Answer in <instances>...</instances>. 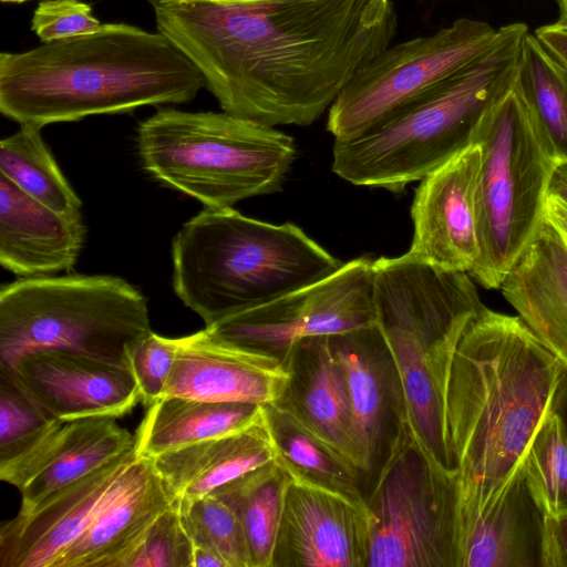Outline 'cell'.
<instances>
[{"label": "cell", "instance_id": "6da1fadb", "mask_svg": "<svg viewBox=\"0 0 567 567\" xmlns=\"http://www.w3.org/2000/svg\"><path fill=\"white\" fill-rule=\"evenodd\" d=\"M221 110L308 126L396 33L393 0H150Z\"/></svg>", "mask_w": 567, "mask_h": 567}, {"label": "cell", "instance_id": "7a4b0ae2", "mask_svg": "<svg viewBox=\"0 0 567 567\" xmlns=\"http://www.w3.org/2000/svg\"><path fill=\"white\" fill-rule=\"evenodd\" d=\"M564 365L519 316L485 306L465 328L445 400L463 529L499 492L550 411Z\"/></svg>", "mask_w": 567, "mask_h": 567}, {"label": "cell", "instance_id": "3957f363", "mask_svg": "<svg viewBox=\"0 0 567 567\" xmlns=\"http://www.w3.org/2000/svg\"><path fill=\"white\" fill-rule=\"evenodd\" d=\"M205 87L163 34L127 23L0 54V111L20 125L184 104Z\"/></svg>", "mask_w": 567, "mask_h": 567}, {"label": "cell", "instance_id": "277c9868", "mask_svg": "<svg viewBox=\"0 0 567 567\" xmlns=\"http://www.w3.org/2000/svg\"><path fill=\"white\" fill-rule=\"evenodd\" d=\"M374 326L392 374L393 409L422 452L456 473L445 415L454 352L483 308L467 272L447 270L406 254L372 262Z\"/></svg>", "mask_w": 567, "mask_h": 567}, {"label": "cell", "instance_id": "5b68a950", "mask_svg": "<svg viewBox=\"0 0 567 567\" xmlns=\"http://www.w3.org/2000/svg\"><path fill=\"white\" fill-rule=\"evenodd\" d=\"M528 28H498L491 48L362 134L334 141L332 172L357 185L399 194L473 144L485 115L514 87Z\"/></svg>", "mask_w": 567, "mask_h": 567}, {"label": "cell", "instance_id": "8992f818", "mask_svg": "<svg viewBox=\"0 0 567 567\" xmlns=\"http://www.w3.org/2000/svg\"><path fill=\"white\" fill-rule=\"evenodd\" d=\"M173 289L210 326L324 279L343 262L292 223L206 207L173 238Z\"/></svg>", "mask_w": 567, "mask_h": 567}, {"label": "cell", "instance_id": "52a82bcc", "mask_svg": "<svg viewBox=\"0 0 567 567\" xmlns=\"http://www.w3.org/2000/svg\"><path fill=\"white\" fill-rule=\"evenodd\" d=\"M136 142L150 176L209 208L280 190L296 159L290 135L224 111L161 107Z\"/></svg>", "mask_w": 567, "mask_h": 567}, {"label": "cell", "instance_id": "ba28073f", "mask_svg": "<svg viewBox=\"0 0 567 567\" xmlns=\"http://www.w3.org/2000/svg\"><path fill=\"white\" fill-rule=\"evenodd\" d=\"M151 332L146 298L120 277L21 278L0 291V365L62 349L130 367L131 349Z\"/></svg>", "mask_w": 567, "mask_h": 567}, {"label": "cell", "instance_id": "9c48e42d", "mask_svg": "<svg viewBox=\"0 0 567 567\" xmlns=\"http://www.w3.org/2000/svg\"><path fill=\"white\" fill-rule=\"evenodd\" d=\"M473 144L481 148L475 195L478 257L470 274L483 287L499 289L544 220L557 164L515 85L485 115Z\"/></svg>", "mask_w": 567, "mask_h": 567}, {"label": "cell", "instance_id": "30bf717a", "mask_svg": "<svg viewBox=\"0 0 567 567\" xmlns=\"http://www.w3.org/2000/svg\"><path fill=\"white\" fill-rule=\"evenodd\" d=\"M367 502L368 567H458L457 473L437 467L398 423Z\"/></svg>", "mask_w": 567, "mask_h": 567}, {"label": "cell", "instance_id": "8fae6325", "mask_svg": "<svg viewBox=\"0 0 567 567\" xmlns=\"http://www.w3.org/2000/svg\"><path fill=\"white\" fill-rule=\"evenodd\" d=\"M498 29L460 18L437 31L390 44L367 64L328 110L334 141L353 138L396 109L471 64L494 43Z\"/></svg>", "mask_w": 567, "mask_h": 567}, {"label": "cell", "instance_id": "7c38bea8", "mask_svg": "<svg viewBox=\"0 0 567 567\" xmlns=\"http://www.w3.org/2000/svg\"><path fill=\"white\" fill-rule=\"evenodd\" d=\"M373 259L359 257L309 286L228 316L205 329L243 348L280 358L286 364L305 340L374 327Z\"/></svg>", "mask_w": 567, "mask_h": 567}, {"label": "cell", "instance_id": "4fadbf2b", "mask_svg": "<svg viewBox=\"0 0 567 567\" xmlns=\"http://www.w3.org/2000/svg\"><path fill=\"white\" fill-rule=\"evenodd\" d=\"M278 458L289 483L272 567H368L372 514L367 499L315 481Z\"/></svg>", "mask_w": 567, "mask_h": 567}, {"label": "cell", "instance_id": "5bb4252c", "mask_svg": "<svg viewBox=\"0 0 567 567\" xmlns=\"http://www.w3.org/2000/svg\"><path fill=\"white\" fill-rule=\"evenodd\" d=\"M6 368L55 420L116 419L130 413L142 400L130 367L74 351L34 350Z\"/></svg>", "mask_w": 567, "mask_h": 567}, {"label": "cell", "instance_id": "9a60e30c", "mask_svg": "<svg viewBox=\"0 0 567 567\" xmlns=\"http://www.w3.org/2000/svg\"><path fill=\"white\" fill-rule=\"evenodd\" d=\"M481 148L472 144L421 179L411 206L408 256L470 274L478 257L475 195Z\"/></svg>", "mask_w": 567, "mask_h": 567}, {"label": "cell", "instance_id": "2e32d148", "mask_svg": "<svg viewBox=\"0 0 567 567\" xmlns=\"http://www.w3.org/2000/svg\"><path fill=\"white\" fill-rule=\"evenodd\" d=\"M291 371L280 358L223 341L206 329L177 338L165 395L270 405L286 393Z\"/></svg>", "mask_w": 567, "mask_h": 567}, {"label": "cell", "instance_id": "e0dca14e", "mask_svg": "<svg viewBox=\"0 0 567 567\" xmlns=\"http://www.w3.org/2000/svg\"><path fill=\"white\" fill-rule=\"evenodd\" d=\"M135 435L110 416L56 420L20 456L0 463L1 481L21 495L30 512L50 495L135 447Z\"/></svg>", "mask_w": 567, "mask_h": 567}, {"label": "cell", "instance_id": "ac0fdd59", "mask_svg": "<svg viewBox=\"0 0 567 567\" xmlns=\"http://www.w3.org/2000/svg\"><path fill=\"white\" fill-rule=\"evenodd\" d=\"M133 447L0 527L1 567H53L137 457Z\"/></svg>", "mask_w": 567, "mask_h": 567}, {"label": "cell", "instance_id": "d6986e66", "mask_svg": "<svg viewBox=\"0 0 567 567\" xmlns=\"http://www.w3.org/2000/svg\"><path fill=\"white\" fill-rule=\"evenodd\" d=\"M548 516L522 460L463 529L458 567H546Z\"/></svg>", "mask_w": 567, "mask_h": 567}, {"label": "cell", "instance_id": "ffe728a7", "mask_svg": "<svg viewBox=\"0 0 567 567\" xmlns=\"http://www.w3.org/2000/svg\"><path fill=\"white\" fill-rule=\"evenodd\" d=\"M171 504L152 458L137 456L53 567H123Z\"/></svg>", "mask_w": 567, "mask_h": 567}, {"label": "cell", "instance_id": "44dd1931", "mask_svg": "<svg viewBox=\"0 0 567 567\" xmlns=\"http://www.w3.org/2000/svg\"><path fill=\"white\" fill-rule=\"evenodd\" d=\"M86 236L82 213L65 215L0 174V264L22 278L53 276L75 265Z\"/></svg>", "mask_w": 567, "mask_h": 567}, {"label": "cell", "instance_id": "7402d4cb", "mask_svg": "<svg viewBox=\"0 0 567 567\" xmlns=\"http://www.w3.org/2000/svg\"><path fill=\"white\" fill-rule=\"evenodd\" d=\"M277 447L266 408L250 424L152 458L172 502L210 495L275 463Z\"/></svg>", "mask_w": 567, "mask_h": 567}, {"label": "cell", "instance_id": "603a6c76", "mask_svg": "<svg viewBox=\"0 0 567 567\" xmlns=\"http://www.w3.org/2000/svg\"><path fill=\"white\" fill-rule=\"evenodd\" d=\"M499 289L540 343L567 368V245L545 218Z\"/></svg>", "mask_w": 567, "mask_h": 567}, {"label": "cell", "instance_id": "cb8c5ba5", "mask_svg": "<svg viewBox=\"0 0 567 567\" xmlns=\"http://www.w3.org/2000/svg\"><path fill=\"white\" fill-rule=\"evenodd\" d=\"M288 365L291 380L279 402L365 473L332 336L302 341L292 352Z\"/></svg>", "mask_w": 567, "mask_h": 567}, {"label": "cell", "instance_id": "d4e9b609", "mask_svg": "<svg viewBox=\"0 0 567 567\" xmlns=\"http://www.w3.org/2000/svg\"><path fill=\"white\" fill-rule=\"evenodd\" d=\"M262 409L251 403L165 395L146 408L135 433L136 453L154 458L234 432L255 421Z\"/></svg>", "mask_w": 567, "mask_h": 567}, {"label": "cell", "instance_id": "484cf974", "mask_svg": "<svg viewBox=\"0 0 567 567\" xmlns=\"http://www.w3.org/2000/svg\"><path fill=\"white\" fill-rule=\"evenodd\" d=\"M336 355L347 384L358 443L365 473L371 472L381 443L392 394V375L380 358L384 349L375 326L352 333L332 336Z\"/></svg>", "mask_w": 567, "mask_h": 567}, {"label": "cell", "instance_id": "4316f807", "mask_svg": "<svg viewBox=\"0 0 567 567\" xmlns=\"http://www.w3.org/2000/svg\"><path fill=\"white\" fill-rule=\"evenodd\" d=\"M515 87L551 159L567 164V68L536 38L525 34Z\"/></svg>", "mask_w": 567, "mask_h": 567}, {"label": "cell", "instance_id": "83f0119b", "mask_svg": "<svg viewBox=\"0 0 567 567\" xmlns=\"http://www.w3.org/2000/svg\"><path fill=\"white\" fill-rule=\"evenodd\" d=\"M288 483L289 476L277 458L213 493L236 512L251 567H272Z\"/></svg>", "mask_w": 567, "mask_h": 567}, {"label": "cell", "instance_id": "f1b7e54d", "mask_svg": "<svg viewBox=\"0 0 567 567\" xmlns=\"http://www.w3.org/2000/svg\"><path fill=\"white\" fill-rule=\"evenodd\" d=\"M278 455L310 478L367 499L360 488L363 474L350 460L315 433L279 401L265 406Z\"/></svg>", "mask_w": 567, "mask_h": 567}, {"label": "cell", "instance_id": "f546056e", "mask_svg": "<svg viewBox=\"0 0 567 567\" xmlns=\"http://www.w3.org/2000/svg\"><path fill=\"white\" fill-rule=\"evenodd\" d=\"M0 174L58 213H81L82 202L44 143L41 127L21 125L0 142Z\"/></svg>", "mask_w": 567, "mask_h": 567}, {"label": "cell", "instance_id": "4dcf8cb0", "mask_svg": "<svg viewBox=\"0 0 567 567\" xmlns=\"http://www.w3.org/2000/svg\"><path fill=\"white\" fill-rule=\"evenodd\" d=\"M173 503L179 509L193 545L213 549L227 567H251L240 520L223 498L210 494Z\"/></svg>", "mask_w": 567, "mask_h": 567}, {"label": "cell", "instance_id": "1f68e13d", "mask_svg": "<svg viewBox=\"0 0 567 567\" xmlns=\"http://www.w3.org/2000/svg\"><path fill=\"white\" fill-rule=\"evenodd\" d=\"M549 515L567 511V440L558 416L549 411L523 458Z\"/></svg>", "mask_w": 567, "mask_h": 567}, {"label": "cell", "instance_id": "d6a6232c", "mask_svg": "<svg viewBox=\"0 0 567 567\" xmlns=\"http://www.w3.org/2000/svg\"><path fill=\"white\" fill-rule=\"evenodd\" d=\"M55 421L0 365V463L27 452Z\"/></svg>", "mask_w": 567, "mask_h": 567}, {"label": "cell", "instance_id": "836d02e7", "mask_svg": "<svg viewBox=\"0 0 567 567\" xmlns=\"http://www.w3.org/2000/svg\"><path fill=\"white\" fill-rule=\"evenodd\" d=\"M193 542L177 505L172 504L153 522L123 567H192Z\"/></svg>", "mask_w": 567, "mask_h": 567}, {"label": "cell", "instance_id": "e575fe53", "mask_svg": "<svg viewBox=\"0 0 567 567\" xmlns=\"http://www.w3.org/2000/svg\"><path fill=\"white\" fill-rule=\"evenodd\" d=\"M176 353L177 338L162 337L153 331L131 349L128 365L145 408L164 396Z\"/></svg>", "mask_w": 567, "mask_h": 567}, {"label": "cell", "instance_id": "d590c367", "mask_svg": "<svg viewBox=\"0 0 567 567\" xmlns=\"http://www.w3.org/2000/svg\"><path fill=\"white\" fill-rule=\"evenodd\" d=\"M103 23L81 0H44L33 12L31 30L42 43L97 31Z\"/></svg>", "mask_w": 567, "mask_h": 567}, {"label": "cell", "instance_id": "8d00e7d4", "mask_svg": "<svg viewBox=\"0 0 567 567\" xmlns=\"http://www.w3.org/2000/svg\"><path fill=\"white\" fill-rule=\"evenodd\" d=\"M546 567H567V511L548 516Z\"/></svg>", "mask_w": 567, "mask_h": 567}, {"label": "cell", "instance_id": "74e56055", "mask_svg": "<svg viewBox=\"0 0 567 567\" xmlns=\"http://www.w3.org/2000/svg\"><path fill=\"white\" fill-rule=\"evenodd\" d=\"M534 34L567 68V27L555 22L537 28Z\"/></svg>", "mask_w": 567, "mask_h": 567}, {"label": "cell", "instance_id": "f35d334b", "mask_svg": "<svg viewBox=\"0 0 567 567\" xmlns=\"http://www.w3.org/2000/svg\"><path fill=\"white\" fill-rule=\"evenodd\" d=\"M544 218L557 231L567 245V205L556 197L548 196L545 205Z\"/></svg>", "mask_w": 567, "mask_h": 567}, {"label": "cell", "instance_id": "ab89813d", "mask_svg": "<svg viewBox=\"0 0 567 567\" xmlns=\"http://www.w3.org/2000/svg\"><path fill=\"white\" fill-rule=\"evenodd\" d=\"M550 411L558 416L567 440V368L565 367L551 400Z\"/></svg>", "mask_w": 567, "mask_h": 567}, {"label": "cell", "instance_id": "60d3db41", "mask_svg": "<svg viewBox=\"0 0 567 567\" xmlns=\"http://www.w3.org/2000/svg\"><path fill=\"white\" fill-rule=\"evenodd\" d=\"M548 196H553L567 205V164H558L551 175Z\"/></svg>", "mask_w": 567, "mask_h": 567}, {"label": "cell", "instance_id": "b9f144b4", "mask_svg": "<svg viewBox=\"0 0 567 567\" xmlns=\"http://www.w3.org/2000/svg\"><path fill=\"white\" fill-rule=\"evenodd\" d=\"M192 567H227V565L213 549L193 545Z\"/></svg>", "mask_w": 567, "mask_h": 567}, {"label": "cell", "instance_id": "7bdbcfd3", "mask_svg": "<svg viewBox=\"0 0 567 567\" xmlns=\"http://www.w3.org/2000/svg\"><path fill=\"white\" fill-rule=\"evenodd\" d=\"M559 9V17L556 21L561 25L567 27V0H556Z\"/></svg>", "mask_w": 567, "mask_h": 567}, {"label": "cell", "instance_id": "ee69618b", "mask_svg": "<svg viewBox=\"0 0 567 567\" xmlns=\"http://www.w3.org/2000/svg\"><path fill=\"white\" fill-rule=\"evenodd\" d=\"M2 2L21 3L28 0H1Z\"/></svg>", "mask_w": 567, "mask_h": 567}, {"label": "cell", "instance_id": "f6af8a7d", "mask_svg": "<svg viewBox=\"0 0 567 567\" xmlns=\"http://www.w3.org/2000/svg\"><path fill=\"white\" fill-rule=\"evenodd\" d=\"M225 2H241V1H251V0H219Z\"/></svg>", "mask_w": 567, "mask_h": 567}]
</instances>
